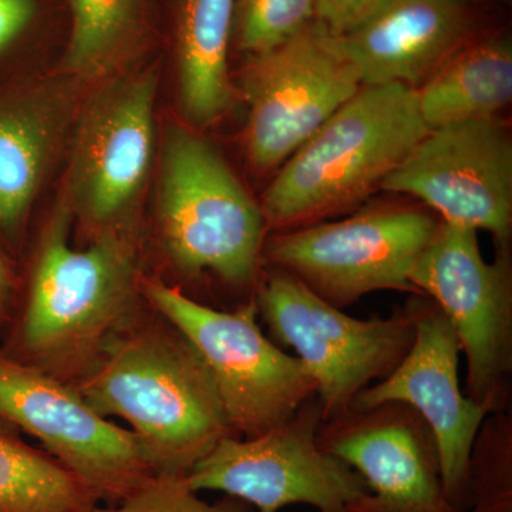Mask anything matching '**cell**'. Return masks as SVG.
<instances>
[{
	"label": "cell",
	"instance_id": "cell-12",
	"mask_svg": "<svg viewBox=\"0 0 512 512\" xmlns=\"http://www.w3.org/2000/svg\"><path fill=\"white\" fill-rule=\"evenodd\" d=\"M379 190L417 198L448 224L484 229L497 251H510L512 141L497 117L429 130Z\"/></svg>",
	"mask_w": 512,
	"mask_h": 512
},
{
	"label": "cell",
	"instance_id": "cell-5",
	"mask_svg": "<svg viewBox=\"0 0 512 512\" xmlns=\"http://www.w3.org/2000/svg\"><path fill=\"white\" fill-rule=\"evenodd\" d=\"M140 293L201 357L232 434H264L316 396L315 380L301 360L262 333L255 299L232 312L218 311L154 278H141Z\"/></svg>",
	"mask_w": 512,
	"mask_h": 512
},
{
	"label": "cell",
	"instance_id": "cell-27",
	"mask_svg": "<svg viewBox=\"0 0 512 512\" xmlns=\"http://www.w3.org/2000/svg\"><path fill=\"white\" fill-rule=\"evenodd\" d=\"M18 278L6 255L0 251V325L9 323L15 311Z\"/></svg>",
	"mask_w": 512,
	"mask_h": 512
},
{
	"label": "cell",
	"instance_id": "cell-9",
	"mask_svg": "<svg viewBox=\"0 0 512 512\" xmlns=\"http://www.w3.org/2000/svg\"><path fill=\"white\" fill-rule=\"evenodd\" d=\"M323 423L318 397L291 419L251 439L234 434L215 444L184 477L195 493L221 491L258 512L308 504L319 512H350L369 493L352 467L318 443Z\"/></svg>",
	"mask_w": 512,
	"mask_h": 512
},
{
	"label": "cell",
	"instance_id": "cell-13",
	"mask_svg": "<svg viewBox=\"0 0 512 512\" xmlns=\"http://www.w3.org/2000/svg\"><path fill=\"white\" fill-rule=\"evenodd\" d=\"M153 73L114 80L87 103L69 168L73 214L94 237L127 227L124 218L146 183L154 151Z\"/></svg>",
	"mask_w": 512,
	"mask_h": 512
},
{
	"label": "cell",
	"instance_id": "cell-7",
	"mask_svg": "<svg viewBox=\"0 0 512 512\" xmlns=\"http://www.w3.org/2000/svg\"><path fill=\"white\" fill-rule=\"evenodd\" d=\"M439 222L424 208H372L278 232L265 244L264 261L338 309L376 291L421 295L410 274Z\"/></svg>",
	"mask_w": 512,
	"mask_h": 512
},
{
	"label": "cell",
	"instance_id": "cell-23",
	"mask_svg": "<svg viewBox=\"0 0 512 512\" xmlns=\"http://www.w3.org/2000/svg\"><path fill=\"white\" fill-rule=\"evenodd\" d=\"M316 20V0H235L232 40L245 55H261L284 45Z\"/></svg>",
	"mask_w": 512,
	"mask_h": 512
},
{
	"label": "cell",
	"instance_id": "cell-28",
	"mask_svg": "<svg viewBox=\"0 0 512 512\" xmlns=\"http://www.w3.org/2000/svg\"><path fill=\"white\" fill-rule=\"evenodd\" d=\"M89 512H113V510H109V508H101L97 505V507H94L93 510Z\"/></svg>",
	"mask_w": 512,
	"mask_h": 512
},
{
	"label": "cell",
	"instance_id": "cell-8",
	"mask_svg": "<svg viewBox=\"0 0 512 512\" xmlns=\"http://www.w3.org/2000/svg\"><path fill=\"white\" fill-rule=\"evenodd\" d=\"M410 282L450 320L467 359L466 396L488 413L507 410L512 370L510 251L481 255L477 231L441 221Z\"/></svg>",
	"mask_w": 512,
	"mask_h": 512
},
{
	"label": "cell",
	"instance_id": "cell-25",
	"mask_svg": "<svg viewBox=\"0 0 512 512\" xmlns=\"http://www.w3.org/2000/svg\"><path fill=\"white\" fill-rule=\"evenodd\" d=\"M380 0H316L318 20L333 35L340 36L365 18Z\"/></svg>",
	"mask_w": 512,
	"mask_h": 512
},
{
	"label": "cell",
	"instance_id": "cell-10",
	"mask_svg": "<svg viewBox=\"0 0 512 512\" xmlns=\"http://www.w3.org/2000/svg\"><path fill=\"white\" fill-rule=\"evenodd\" d=\"M0 421L39 441L99 501L119 505L157 476L130 430L97 413L73 383L2 348Z\"/></svg>",
	"mask_w": 512,
	"mask_h": 512
},
{
	"label": "cell",
	"instance_id": "cell-15",
	"mask_svg": "<svg viewBox=\"0 0 512 512\" xmlns=\"http://www.w3.org/2000/svg\"><path fill=\"white\" fill-rule=\"evenodd\" d=\"M318 443L369 488L350 512H466L448 500L433 434L406 404L348 409L323 421Z\"/></svg>",
	"mask_w": 512,
	"mask_h": 512
},
{
	"label": "cell",
	"instance_id": "cell-26",
	"mask_svg": "<svg viewBox=\"0 0 512 512\" xmlns=\"http://www.w3.org/2000/svg\"><path fill=\"white\" fill-rule=\"evenodd\" d=\"M35 15V0H0V55L25 33Z\"/></svg>",
	"mask_w": 512,
	"mask_h": 512
},
{
	"label": "cell",
	"instance_id": "cell-17",
	"mask_svg": "<svg viewBox=\"0 0 512 512\" xmlns=\"http://www.w3.org/2000/svg\"><path fill=\"white\" fill-rule=\"evenodd\" d=\"M429 130L457 121L490 119L512 100V40L477 33L416 90Z\"/></svg>",
	"mask_w": 512,
	"mask_h": 512
},
{
	"label": "cell",
	"instance_id": "cell-18",
	"mask_svg": "<svg viewBox=\"0 0 512 512\" xmlns=\"http://www.w3.org/2000/svg\"><path fill=\"white\" fill-rule=\"evenodd\" d=\"M234 15L235 0H177L178 96L192 126H211L231 103Z\"/></svg>",
	"mask_w": 512,
	"mask_h": 512
},
{
	"label": "cell",
	"instance_id": "cell-3",
	"mask_svg": "<svg viewBox=\"0 0 512 512\" xmlns=\"http://www.w3.org/2000/svg\"><path fill=\"white\" fill-rule=\"evenodd\" d=\"M429 133L416 90L362 86L279 167L261 208L278 232L323 221L365 200Z\"/></svg>",
	"mask_w": 512,
	"mask_h": 512
},
{
	"label": "cell",
	"instance_id": "cell-4",
	"mask_svg": "<svg viewBox=\"0 0 512 512\" xmlns=\"http://www.w3.org/2000/svg\"><path fill=\"white\" fill-rule=\"evenodd\" d=\"M157 212L175 268L235 286L255 281L264 261V211L221 154L190 128L173 127L165 138Z\"/></svg>",
	"mask_w": 512,
	"mask_h": 512
},
{
	"label": "cell",
	"instance_id": "cell-1",
	"mask_svg": "<svg viewBox=\"0 0 512 512\" xmlns=\"http://www.w3.org/2000/svg\"><path fill=\"white\" fill-rule=\"evenodd\" d=\"M70 211L47 225L18 318L10 319V356L76 382L111 336L136 315L140 258L128 227L109 229L86 248L69 241Z\"/></svg>",
	"mask_w": 512,
	"mask_h": 512
},
{
	"label": "cell",
	"instance_id": "cell-19",
	"mask_svg": "<svg viewBox=\"0 0 512 512\" xmlns=\"http://www.w3.org/2000/svg\"><path fill=\"white\" fill-rule=\"evenodd\" d=\"M60 126L62 109L49 93L0 110V231L9 237L28 217Z\"/></svg>",
	"mask_w": 512,
	"mask_h": 512
},
{
	"label": "cell",
	"instance_id": "cell-21",
	"mask_svg": "<svg viewBox=\"0 0 512 512\" xmlns=\"http://www.w3.org/2000/svg\"><path fill=\"white\" fill-rule=\"evenodd\" d=\"M137 0H70L72 32L64 55L67 72L106 73L116 62L136 12Z\"/></svg>",
	"mask_w": 512,
	"mask_h": 512
},
{
	"label": "cell",
	"instance_id": "cell-11",
	"mask_svg": "<svg viewBox=\"0 0 512 512\" xmlns=\"http://www.w3.org/2000/svg\"><path fill=\"white\" fill-rule=\"evenodd\" d=\"M362 87L339 37L319 20L284 45L249 57L244 148L256 171L275 170Z\"/></svg>",
	"mask_w": 512,
	"mask_h": 512
},
{
	"label": "cell",
	"instance_id": "cell-20",
	"mask_svg": "<svg viewBox=\"0 0 512 512\" xmlns=\"http://www.w3.org/2000/svg\"><path fill=\"white\" fill-rule=\"evenodd\" d=\"M97 503L89 485L0 421V512H89Z\"/></svg>",
	"mask_w": 512,
	"mask_h": 512
},
{
	"label": "cell",
	"instance_id": "cell-24",
	"mask_svg": "<svg viewBox=\"0 0 512 512\" xmlns=\"http://www.w3.org/2000/svg\"><path fill=\"white\" fill-rule=\"evenodd\" d=\"M113 512H252V507L228 495L221 503H205L184 477L157 474Z\"/></svg>",
	"mask_w": 512,
	"mask_h": 512
},
{
	"label": "cell",
	"instance_id": "cell-16",
	"mask_svg": "<svg viewBox=\"0 0 512 512\" xmlns=\"http://www.w3.org/2000/svg\"><path fill=\"white\" fill-rule=\"evenodd\" d=\"M477 33L476 0H380L338 37L362 86L417 90Z\"/></svg>",
	"mask_w": 512,
	"mask_h": 512
},
{
	"label": "cell",
	"instance_id": "cell-2",
	"mask_svg": "<svg viewBox=\"0 0 512 512\" xmlns=\"http://www.w3.org/2000/svg\"><path fill=\"white\" fill-rule=\"evenodd\" d=\"M73 386L101 416L130 424L156 474L187 476L232 434L207 367L165 320H131Z\"/></svg>",
	"mask_w": 512,
	"mask_h": 512
},
{
	"label": "cell",
	"instance_id": "cell-14",
	"mask_svg": "<svg viewBox=\"0 0 512 512\" xmlns=\"http://www.w3.org/2000/svg\"><path fill=\"white\" fill-rule=\"evenodd\" d=\"M413 305L416 335L409 352L389 376L357 394L349 409L369 410L387 403L412 407L436 441L448 500L468 512V460L490 413L461 390V348L450 320L424 295H416Z\"/></svg>",
	"mask_w": 512,
	"mask_h": 512
},
{
	"label": "cell",
	"instance_id": "cell-6",
	"mask_svg": "<svg viewBox=\"0 0 512 512\" xmlns=\"http://www.w3.org/2000/svg\"><path fill=\"white\" fill-rule=\"evenodd\" d=\"M272 336L291 346L316 383L323 421L345 413L357 394L400 365L416 335L413 299L387 319H356L271 268L255 298Z\"/></svg>",
	"mask_w": 512,
	"mask_h": 512
},
{
	"label": "cell",
	"instance_id": "cell-29",
	"mask_svg": "<svg viewBox=\"0 0 512 512\" xmlns=\"http://www.w3.org/2000/svg\"><path fill=\"white\" fill-rule=\"evenodd\" d=\"M491 2L507 3V2H510V0H491Z\"/></svg>",
	"mask_w": 512,
	"mask_h": 512
},
{
	"label": "cell",
	"instance_id": "cell-22",
	"mask_svg": "<svg viewBox=\"0 0 512 512\" xmlns=\"http://www.w3.org/2000/svg\"><path fill=\"white\" fill-rule=\"evenodd\" d=\"M468 512H512V417L488 414L471 450Z\"/></svg>",
	"mask_w": 512,
	"mask_h": 512
}]
</instances>
